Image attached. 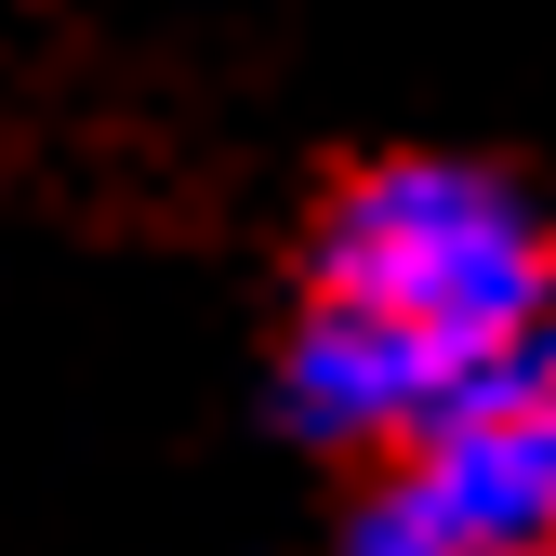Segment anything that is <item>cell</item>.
<instances>
[{
	"label": "cell",
	"instance_id": "obj_2",
	"mask_svg": "<svg viewBox=\"0 0 556 556\" xmlns=\"http://www.w3.org/2000/svg\"><path fill=\"white\" fill-rule=\"evenodd\" d=\"M384 504L451 556H556V371L517 358L451 425H425L397 451Z\"/></svg>",
	"mask_w": 556,
	"mask_h": 556
},
{
	"label": "cell",
	"instance_id": "obj_1",
	"mask_svg": "<svg viewBox=\"0 0 556 556\" xmlns=\"http://www.w3.org/2000/svg\"><path fill=\"white\" fill-rule=\"evenodd\" d=\"M556 239L477 160H371L305 239V318L278 397L331 451H410L477 384L543 358Z\"/></svg>",
	"mask_w": 556,
	"mask_h": 556
},
{
	"label": "cell",
	"instance_id": "obj_3",
	"mask_svg": "<svg viewBox=\"0 0 556 556\" xmlns=\"http://www.w3.org/2000/svg\"><path fill=\"white\" fill-rule=\"evenodd\" d=\"M543 371H556V331H543Z\"/></svg>",
	"mask_w": 556,
	"mask_h": 556
}]
</instances>
